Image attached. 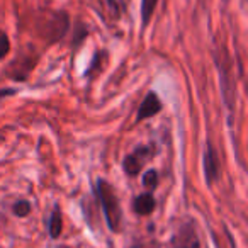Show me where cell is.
<instances>
[{
    "mask_svg": "<svg viewBox=\"0 0 248 248\" xmlns=\"http://www.w3.org/2000/svg\"><path fill=\"white\" fill-rule=\"evenodd\" d=\"M156 184H158V173L155 170H148V172L143 175V186L146 189H155Z\"/></svg>",
    "mask_w": 248,
    "mask_h": 248,
    "instance_id": "30bf717a",
    "label": "cell"
},
{
    "mask_svg": "<svg viewBox=\"0 0 248 248\" xmlns=\"http://www.w3.org/2000/svg\"><path fill=\"white\" fill-rule=\"evenodd\" d=\"M97 194H99V201L102 204L104 214H106L107 226L112 231H119L121 221H123V211H121L119 201H117L114 189L106 180H99L97 182Z\"/></svg>",
    "mask_w": 248,
    "mask_h": 248,
    "instance_id": "6da1fadb",
    "label": "cell"
},
{
    "mask_svg": "<svg viewBox=\"0 0 248 248\" xmlns=\"http://www.w3.org/2000/svg\"><path fill=\"white\" fill-rule=\"evenodd\" d=\"M156 2H158V0H143L141 2V17H143V24L145 26L148 24L153 12H155Z\"/></svg>",
    "mask_w": 248,
    "mask_h": 248,
    "instance_id": "ba28073f",
    "label": "cell"
},
{
    "mask_svg": "<svg viewBox=\"0 0 248 248\" xmlns=\"http://www.w3.org/2000/svg\"><path fill=\"white\" fill-rule=\"evenodd\" d=\"M179 245L180 248H199V238L190 224H186L179 231Z\"/></svg>",
    "mask_w": 248,
    "mask_h": 248,
    "instance_id": "5b68a950",
    "label": "cell"
},
{
    "mask_svg": "<svg viewBox=\"0 0 248 248\" xmlns=\"http://www.w3.org/2000/svg\"><path fill=\"white\" fill-rule=\"evenodd\" d=\"M106 60H107V53L106 51L97 53V55L93 56V62H92V65H90L87 75H92L93 72H100V70H102V66H104V63H106Z\"/></svg>",
    "mask_w": 248,
    "mask_h": 248,
    "instance_id": "9c48e42d",
    "label": "cell"
},
{
    "mask_svg": "<svg viewBox=\"0 0 248 248\" xmlns=\"http://www.w3.org/2000/svg\"><path fill=\"white\" fill-rule=\"evenodd\" d=\"M11 49V43H9V38L4 31H0V58L5 56Z\"/></svg>",
    "mask_w": 248,
    "mask_h": 248,
    "instance_id": "7c38bea8",
    "label": "cell"
},
{
    "mask_svg": "<svg viewBox=\"0 0 248 248\" xmlns=\"http://www.w3.org/2000/svg\"><path fill=\"white\" fill-rule=\"evenodd\" d=\"M204 175H206L207 184H214L219 177V162L211 145H207L204 152Z\"/></svg>",
    "mask_w": 248,
    "mask_h": 248,
    "instance_id": "7a4b0ae2",
    "label": "cell"
},
{
    "mask_svg": "<svg viewBox=\"0 0 248 248\" xmlns=\"http://www.w3.org/2000/svg\"><path fill=\"white\" fill-rule=\"evenodd\" d=\"M155 209V199L152 194H141L135 199V211L141 216H146Z\"/></svg>",
    "mask_w": 248,
    "mask_h": 248,
    "instance_id": "8992f818",
    "label": "cell"
},
{
    "mask_svg": "<svg viewBox=\"0 0 248 248\" xmlns=\"http://www.w3.org/2000/svg\"><path fill=\"white\" fill-rule=\"evenodd\" d=\"M160 109H162V102H160V99L156 97V93L150 92L148 95L145 97V100H143L141 106H140V109H138V121H143V119H146V117L155 116V114H158Z\"/></svg>",
    "mask_w": 248,
    "mask_h": 248,
    "instance_id": "3957f363",
    "label": "cell"
},
{
    "mask_svg": "<svg viewBox=\"0 0 248 248\" xmlns=\"http://www.w3.org/2000/svg\"><path fill=\"white\" fill-rule=\"evenodd\" d=\"M29 213H31V204H29L28 201H19V202H16V206H14V214H16V216L26 217Z\"/></svg>",
    "mask_w": 248,
    "mask_h": 248,
    "instance_id": "8fae6325",
    "label": "cell"
},
{
    "mask_svg": "<svg viewBox=\"0 0 248 248\" xmlns=\"http://www.w3.org/2000/svg\"><path fill=\"white\" fill-rule=\"evenodd\" d=\"M62 234V213L60 209H55L51 214V219H49V236L58 238Z\"/></svg>",
    "mask_w": 248,
    "mask_h": 248,
    "instance_id": "52a82bcc",
    "label": "cell"
},
{
    "mask_svg": "<svg viewBox=\"0 0 248 248\" xmlns=\"http://www.w3.org/2000/svg\"><path fill=\"white\" fill-rule=\"evenodd\" d=\"M146 156H148V152H146L145 148L138 150V152L133 153V155L126 156V160H124V170H126L129 175H138Z\"/></svg>",
    "mask_w": 248,
    "mask_h": 248,
    "instance_id": "277c9868",
    "label": "cell"
}]
</instances>
